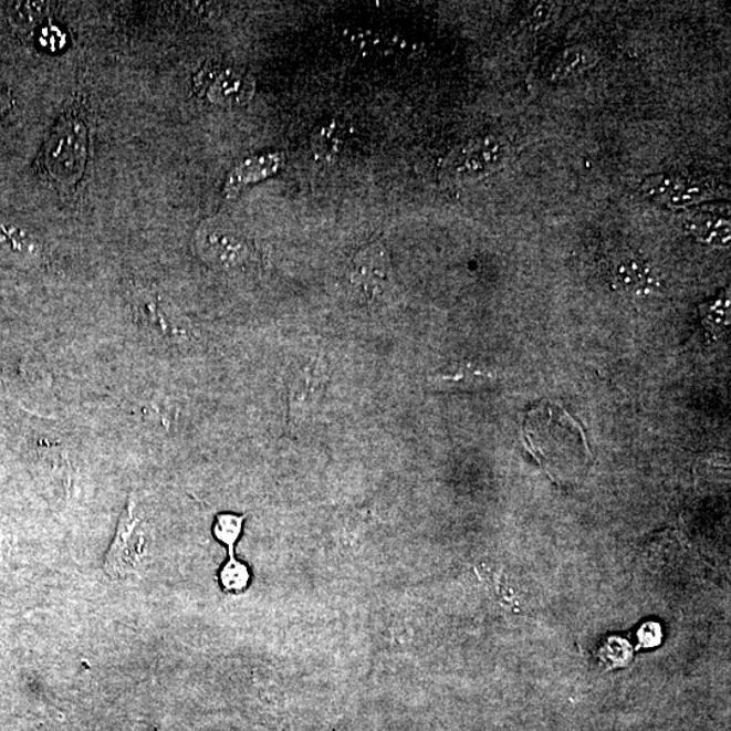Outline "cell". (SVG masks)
<instances>
[{
    "instance_id": "obj_8",
    "label": "cell",
    "mask_w": 731,
    "mask_h": 731,
    "mask_svg": "<svg viewBox=\"0 0 731 731\" xmlns=\"http://www.w3.org/2000/svg\"><path fill=\"white\" fill-rule=\"evenodd\" d=\"M282 165L283 156L280 153H268L249 157V159L239 163L229 173L227 182L223 185V195L229 198L239 196V192L246 189V187L273 177V175L281 170Z\"/></svg>"
},
{
    "instance_id": "obj_4",
    "label": "cell",
    "mask_w": 731,
    "mask_h": 731,
    "mask_svg": "<svg viewBox=\"0 0 731 731\" xmlns=\"http://www.w3.org/2000/svg\"><path fill=\"white\" fill-rule=\"evenodd\" d=\"M510 157L509 144L499 137H477L461 145L445 163V171L455 180L470 182L500 170Z\"/></svg>"
},
{
    "instance_id": "obj_22",
    "label": "cell",
    "mask_w": 731,
    "mask_h": 731,
    "mask_svg": "<svg viewBox=\"0 0 731 731\" xmlns=\"http://www.w3.org/2000/svg\"><path fill=\"white\" fill-rule=\"evenodd\" d=\"M658 626L657 625H646L644 626L645 631H648V634H645L640 631V640H643V645L645 646H651L655 645L654 640L651 638H657L660 637V633H658Z\"/></svg>"
},
{
    "instance_id": "obj_18",
    "label": "cell",
    "mask_w": 731,
    "mask_h": 731,
    "mask_svg": "<svg viewBox=\"0 0 731 731\" xmlns=\"http://www.w3.org/2000/svg\"><path fill=\"white\" fill-rule=\"evenodd\" d=\"M48 3H14L10 9V18L15 27L32 29L38 23L44 21L48 11Z\"/></svg>"
},
{
    "instance_id": "obj_12",
    "label": "cell",
    "mask_w": 731,
    "mask_h": 731,
    "mask_svg": "<svg viewBox=\"0 0 731 731\" xmlns=\"http://www.w3.org/2000/svg\"><path fill=\"white\" fill-rule=\"evenodd\" d=\"M717 189L704 182H688L687 179L673 177L666 198L661 205L669 209H686L692 205L714 198Z\"/></svg>"
},
{
    "instance_id": "obj_5",
    "label": "cell",
    "mask_w": 731,
    "mask_h": 731,
    "mask_svg": "<svg viewBox=\"0 0 731 731\" xmlns=\"http://www.w3.org/2000/svg\"><path fill=\"white\" fill-rule=\"evenodd\" d=\"M147 553V530L137 515L135 503L128 505L119 519L116 535L108 547L104 570L112 579H124L136 573Z\"/></svg>"
},
{
    "instance_id": "obj_1",
    "label": "cell",
    "mask_w": 731,
    "mask_h": 731,
    "mask_svg": "<svg viewBox=\"0 0 731 731\" xmlns=\"http://www.w3.org/2000/svg\"><path fill=\"white\" fill-rule=\"evenodd\" d=\"M328 364L322 356H305L294 362L289 372V422L297 427L316 413L327 390Z\"/></svg>"
},
{
    "instance_id": "obj_6",
    "label": "cell",
    "mask_w": 731,
    "mask_h": 731,
    "mask_svg": "<svg viewBox=\"0 0 731 731\" xmlns=\"http://www.w3.org/2000/svg\"><path fill=\"white\" fill-rule=\"evenodd\" d=\"M349 281L359 293L370 300L388 293L393 281V265L386 247L372 243L356 252L349 269Z\"/></svg>"
},
{
    "instance_id": "obj_3",
    "label": "cell",
    "mask_w": 731,
    "mask_h": 731,
    "mask_svg": "<svg viewBox=\"0 0 731 731\" xmlns=\"http://www.w3.org/2000/svg\"><path fill=\"white\" fill-rule=\"evenodd\" d=\"M87 159V132L75 118L63 119L45 148L48 171L59 182L74 184L81 178Z\"/></svg>"
},
{
    "instance_id": "obj_17",
    "label": "cell",
    "mask_w": 731,
    "mask_h": 731,
    "mask_svg": "<svg viewBox=\"0 0 731 731\" xmlns=\"http://www.w3.org/2000/svg\"><path fill=\"white\" fill-rule=\"evenodd\" d=\"M700 316L704 328L716 337L727 330L730 318L729 292L714 301L707 302L700 306Z\"/></svg>"
},
{
    "instance_id": "obj_14",
    "label": "cell",
    "mask_w": 731,
    "mask_h": 731,
    "mask_svg": "<svg viewBox=\"0 0 731 731\" xmlns=\"http://www.w3.org/2000/svg\"><path fill=\"white\" fill-rule=\"evenodd\" d=\"M251 567L238 557H228L219 571V584L226 594L240 595L250 588Z\"/></svg>"
},
{
    "instance_id": "obj_21",
    "label": "cell",
    "mask_w": 731,
    "mask_h": 731,
    "mask_svg": "<svg viewBox=\"0 0 731 731\" xmlns=\"http://www.w3.org/2000/svg\"><path fill=\"white\" fill-rule=\"evenodd\" d=\"M11 107H13V98H11L9 90L0 84V116L8 113Z\"/></svg>"
},
{
    "instance_id": "obj_2",
    "label": "cell",
    "mask_w": 731,
    "mask_h": 731,
    "mask_svg": "<svg viewBox=\"0 0 731 731\" xmlns=\"http://www.w3.org/2000/svg\"><path fill=\"white\" fill-rule=\"evenodd\" d=\"M198 255L210 268L220 271L244 269L253 257L249 240L228 222L205 221L196 234Z\"/></svg>"
},
{
    "instance_id": "obj_19",
    "label": "cell",
    "mask_w": 731,
    "mask_h": 731,
    "mask_svg": "<svg viewBox=\"0 0 731 731\" xmlns=\"http://www.w3.org/2000/svg\"><path fill=\"white\" fill-rule=\"evenodd\" d=\"M0 243L9 244L21 252H33L38 244L27 231L13 223L0 220Z\"/></svg>"
},
{
    "instance_id": "obj_13",
    "label": "cell",
    "mask_w": 731,
    "mask_h": 731,
    "mask_svg": "<svg viewBox=\"0 0 731 731\" xmlns=\"http://www.w3.org/2000/svg\"><path fill=\"white\" fill-rule=\"evenodd\" d=\"M614 282L619 290L634 293H643L655 283L648 265L637 261H626L616 265Z\"/></svg>"
},
{
    "instance_id": "obj_20",
    "label": "cell",
    "mask_w": 731,
    "mask_h": 731,
    "mask_svg": "<svg viewBox=\"0 0 731 731\" xmlns=\"http://www.w3.org/2000/svg\"><path fill=\"white\" fill-rule=\"evenodd\" d=\"M553 11L554 4L552 3H542L537 6L530 18L531 28L545 27L546 23L552 20Z\"/></svg>"
},
{
    "instance_id": "obj_15",
    "label": "cell",
    "mask_w": 731,
    "mask_h": 731,
    "mask_svg": "<svg viewBox=\"0 0 731 731\" xmlns=\"http://www.w3.org/2000/svg\"><path fill=\"white\" fill-rule=\"evenodd\" d=\"M246 515L233 512H222L216 516L211 533L216 541L228 550V557H234V549L238 545L246 523Z\"/></svg>"
},
{
    "instance_id": "obj_7",
    "label": "cell",
    "mask_w": 731,
    "mask_h": 731,
    "mask_svg": "<svg viewBox=\"0 0 731 731\" xmlns=\"http://www.w3.org/2000/svg\"><path fill=\"white\" fill-rule=\"evenodd\" d=\"M202 86L207 88L208 100L223 107L246 105L255 88L249 74L233 69L211 71Z\"/></svg>"
},
{
    "instance_id": "obj_11",
    "label": "cell",
    "mask_w": 731,
    "mask_h": 731,
    "mask_svg": "<svg viewBox=\"0 0 731 731\" xmlns=\"http://www.w3.org/2000/svg\"><path fill=\"white\" fill-rule=\"evenodd\" d=\"M597 63L594 51L585 46H572L560 52L550 64L549 75L553 82L566 81V79L582 75L583 72Z\"/></svg>"
},
{
    "instance_id": "obj_9",
    "label": "cell",
    "mask_w": 731,
    "mask_h": 731,
    "mask_svg": "<svg viewBox=\"0 0 731 731\" xmlns=\"http://www.w3.org/2000/svg\"><path fill=\"white\" fill-rule=\"evenodd\" d=\"M685 229L687 233L704 244L729 247L731 231L727 217L710 213V211H700V213L687 217Z\"/></svg>"
},
{
    "instance_id": "obj_16",
    "label": "cell",
    "mask_w": 731,
    "mask_h": 731,
    "mask_svg": "<svg viewBox=\"0 0 731 731\" xmlns=\"http://www.w3.org/2000/svg\"><path fill=\"white\" fill-rule=\"evenodd\" d=\"M492 378V374L482 372L471 365H463L455 374H445V376L432 378L431 384L434 386H445V388L455 386L457 389H470L487 386L491 384Z\"/></svg>"
},
{
    "instance_id": "obj_10",
    "label": "cell",
    "mask_w": 731,
    "mask_h": 731,
    "mask_svg": "<svg viewBox=\"0 0 731 731\" xmlns=\"http://www.w3.org/2000/svg\"><path fill=\"white\" fill-rule=\"evenodd\" d=\"M346 142V129L336 119L324 121L311 136V149L317 160L334 163L340 159Z\"/></svg>"
}]
</instances>
